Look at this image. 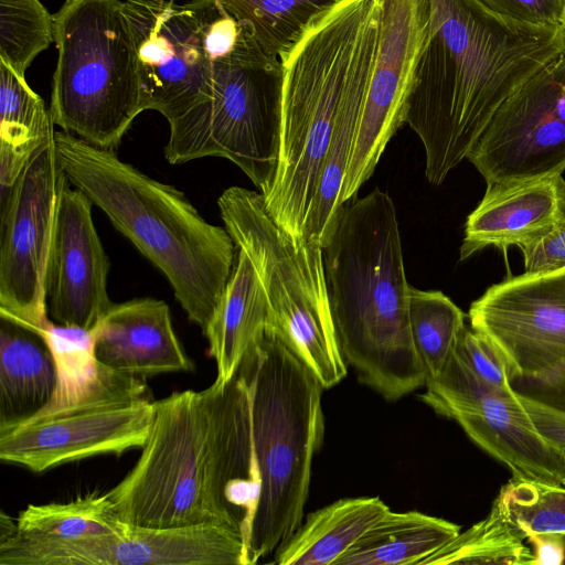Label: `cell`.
<instances>
[{
  "instance_id": "1",
  "label": "cell",
  "mask_w": 565,
  "mask_h": 565,
  "mask_svg": "<svg viewBox=\"0 0 565 565\" xmlns=\"http://www.w3.org/2000/svg\"><path fill=\"white\" fill-rule=\"evenodd\" d=\"M323 386L273 331L224 383L226 505L247 565L298 529L324 437Z\"/></svg>"
},
{
  "instance_id": "2",
  "label": "cell",
  "mask_w": 565,
  "mask_h": 565,
  "mask_svg": "<svg viewBox=\"0 0 565 565\" xmlns=\"http://www.w3.org/2000/svg\"><path fill=\"white\" fill-rule=\"evenodd\" d=\"M429 3L404 121L423 143L426 179L439 185L498 109L565 51V34L561 24L520 21L482 0Z\"/></svg>"
},
{
  "instance_id": "3",
  "label": "cell",
  "mask_w": 565,
  "mask_h": 565,
  "mask_svg": "<svg viewBox=\"0 0 565 565\" xmlns=\"http://www.w3.org/2000/svg\"><path fill=\"white\" fill-rule=\"evenodd\" d=\"M340 353L359 380L388 401L425 385L408 320L395 205L380 189L343 204L322 248Z\"/></svg>"
},
{
  "instance_id": "4",
  "label": "cell",
  "mask_w": 565,
  "mask_h": 565,
  "mask_svg": "<svg viewBox=\"0 0 565 565\" xmlns=\"http://www.w3.org/2000/svg\"><path fill=\"white\" fill-rule=\"evenodd\" d=\"M58 164L169 280L188 318L204 333L236 259L225 227L204 220L188 198L121 161L114 150L55 131Z\"/></svg>"
},
{
  "instance_id": "5",
  "label": "cell",
  "mask_w": 565,
  "mask_h": 565,
  "mask_svg": "<svg viewBox=\"0 0 565 565\" xmlns=\"http://www.w3.org/2000/svg\"><path fill=\"white\" fill-rule=\"evenodd\" d=\"M380 36L377 0H340L288 52L282 68L279 161L263 194L267 211L306 239L333 125L354 78L373 64Z\"/></svg>"
},
{
  "instance_id": "6",
  "label": "cell",
  "mask_w": 565,
  "mask_h": 565,
  "mask_svg": "<svg viewBox=\"0 0 565 565\" xmlns=\"http://www.w3.org/2000/svg\"><path fill=\"white\" fill-rule=\"evenodd\" d=\"M129 524H232L225 501L222 386L156 401L148 438L127 476L106 492Z\"/></svg>"
},
{
  "instance_id": "7",
  "label": "cell",
  "mask_w": 565,
  "mask_h": 565,
  "mask_svg": "<svg viewBox=\"0 0 565 565\" xmlns=\"http://www.w3.org/2000/svg\"><path fill=\"white\" fill-rule=\"evenodd\" d=\"M53 20L58 56L52 120L65 132L114 150L145 110L124 1L66 0Z\"/></svg>"
},
{
  "instance_id": "8",
  "label": "cell",
  "mask_w": 565,
  "mask_h": 565,
  "mask_svg": "<svg viewBox=\"0 0 565 565\" xmlns=\"http://www.w3.org/2000/svg\"><path fill=\"white\" fill-rule=\"evenodd\" d=\"M236 248L252 259L274 316V330L324 388L348 372L334 332L322 247L291 236L267 211L262 193L241 186L217 200Z\"/></svg>"
},
{
  "instance_id": "9",
  "label": "cell",
  "mask_w": 565,
  "mask_h": 565,
  "mask_svg": "<svg viewBox=\"0 0 565 565\" xmlns=\"http://www.w3.org/2000/svg\"><path fill=\"white\" fill-rule=\"evenodd\" d=\"M281 88L279 58L241 25L233 51L213 61L207 96L169 122L166 159L226 158L266 193L279 161Z\"/></svg>"
},
{
  "instance_id": "10",
  "label": "cell",
  "mask_w": 565,
  "mask_h": 565,
  "mask_svg": "<svg viewBox=\"0 0 565 565\" xmlns=\"http://www.w3.org/2000/svg\"><path fill=\"white\" fill-rule=\"evenodd\" d=\"M55 135V134H54ZM66 177L54 136L2 191L0 317L38 333L47 322L46 290L60 192Z\"/></svg>"
},
{
  "instance_id": "11",
  "label": "cell",
  "mask_w": 565,
  "mask_h": 565,
  "mask_svg": "<svg viewBox=\"0 0 565 565\" xmlns=\"http://www.w3.org/2000/svg\"><path fill=\"white\" fill-rule=\"evenodd\" d=\"M513 380L565 390V267L525 271L489 287L468 312Z\"/></svg>"
},
{
  "instance_id": "12",
  "label": "cell",
  "mask_w": 565,
  "mask_h": 565,
  "mask_svg": "<svg viewBox=\"0 0 565 565\" xmlns=\"http://www.w3.org/2000/svg\"><path fill=\"white\" fill-rule=\"evenodd\" d=\"M424 386L420 399L436 414L456 420L477 446L504 463L513 478L562 484V457L537 430L513 388L501 391L487 384L456 351Z\"/></svg>"
},
{
  "instance_id": "13",
  "label": "cell",
  "mask_w": 565,
  "mask_h": 565,
  "mask_svg": "<svg viewBox=\"0 0 565 565\" xmlns=\"http://www.w3.org/2000/svg\"><path fill=\"white\" fill-rule=\"evenodd\" d=\"M497 190L565 170V51L494 114L467 156Z\"/></svg>"
},
{
  "instance_id": "14",
  "label": "cell",
  "mask_w": 565,
  "mask_h": 565,
  "mask_svg": "<svg viewBox=\"0 0 565 565\" xmlns=\"http://www.w3.org/2000/svg\"><path fill=\"white\" fill-rule=\"evenodd\" d=\"M247 565L242 535L202 523L151 527L124 523L117 532L83 540L0 544V565Z\"/></svg>"
},
{
  "instance_id": "15",
  "label": "cell",
  "mask_w": 565,
  "mask_h": 565,
  "mask_svg": "<svg viewBox=\"0 0 565 565\" xmlns=\"http://www.w3.org/2000/svg\"><path fill=\"white\" fill-rule=\"evenodd\" d=\"M143 109L171 122L204 99L213 61L205 29L193 1L126 0Z\"/></svg>"
},
{
  "instance_id": "16",
  "label": "cell",
  "mask_w": 565,
  "mask_h": 565,
  "mask_svg": "<svg viewBox=\"0 0 565 565\" xmlns=\"http://www.w3.org/2000/svg\"><path fill=\"white\" fill-rule=\"evenodd\" d=\"M380 36L363 110L341 191L351 201L373 174L405 109L430 20L429 0H377Z\"/></svg>"
},
{
  "instance_id": "17",
  "label": "cell",
  "mask_w": 565,
  "mask_h": 565,
  "mask_svg": "<svg viewBox=\"0 0 565 565\" xmlns=\"http://www.w3.org/2000/svg\"><path fill=\"white\" fill-rule=\"evenodd\" d=\"M153 409L154 402L143 396L33 416L0 429V459L43 472L93 456L141 448Z\"/></svg>"
},
{
  "instance_id": "18",
  "label": "cell",
  "mask_w": 565,
  "mask_h": 565,
  "mask_svg": "<svg viewBox=\"0 0 565 565\" xmlns=\"http://www.w3.org/2000/svg\"><path fill=\"white\" fill-rule=\"evenodd\" d=\"M92 206L66 179L57 202L46 290L47 315L55 323L90 330L114 305L107 291L110 263Z\"/></svg>"
},
{
  "instance_id": "19",
  "label": "cell",
  "mask_w": 565,
  "mask_h": 565,
  "mask_svg": "<svg viewBox=\"0 0 565 565\" xmlns=\"http://www.w3.org/2000/svg\"><path fill=\"white\" fill-rule=\"evenodd\" d=\"M93 331L96 358L119 373L145 380L194 369L163 300L137 298L114 303Z\"/></svg>"
},
{
  "instance_id": "20",
  "label": "cell",
  "mask_w": 565,
  "mask_h": 565,
  "mask_svg": "<svg viewBox=\"0 0 565 565\" xmlns=\"http://www.w3.org/2000/svg\"><path fill=\"white\" fill-rule=\"evenodd\" d=\"M565 215V179L554 175L497 190H486L469 214L460 260L488 246L507 250L532 242Z\"/></svg>"
},
{
  "instance_id": "21",
  "label": "cell",
  "mask_w": 565,
  "mask_h": 565,
  "mask_svg": "<svg viewBox=\"0 0 565 565\" xmlns=\"http://www.w3.org/2000/svg\"><path fill=\"white\" fill-rule=\"evenodd\" d=\"M38 334L53 353L57 381L51 401L34 416L146 396L143 379L119 373L98 361L93 329L58 324L49 319Z\"/></svg>"
},
{
  "instance_id": "22",
  "label": "cell",
  "mask_w": 565,
  "mask_h": 565,
  "mask_svg": "<svg viewBox=\"0 0 565 565\" xmlns=\"http://www.w3.org/2000/svg\"><path fill=\"white\" fill-rule=\"evenodd\" d=\"M214 316L203 333L216 363L215 383H227L246 353L274 330V316L259 275L242 249Z\"/></svg>"
},
{
  "instance_id": "23",
  "label": "cell",
  "mask_w": 565,
  "mask_h": 565,
  "mask_svg": "<svg viewBox=\"0 0 565 565\" xmlns=\"http://www.w3.org/2000/svg\"><path fill=\"white\" fill-rule=\"evenodd\" d=\"M56 381L55 359L44 339L1 319L0 429L36 415L51 401Z\"/></svg>"
},
{
  "instance_id": "24",
  "label": "cell",
  "mask_w": 565,
  "mask_h": 565,
  "mask_svg": "<svg viewBox=\"0 0 565 565\" xmlns=\"http://www.w3.org/2000/svg\"><path fill=\"white\" fill-rule=\"evenodd\" d=\"M388 507L379 497L337 500L302 520L275 554L278 565H334Z\"/></svg>"
},
{
  "instance_id": "25",
  "label": "cell",
  "mask_w": 565,
  "mask_h": 565,
  "mask_svg": "<svg viewBox=\"0 0 565 565\" xmlns=\"http://www.w3.org/2000/svg\"><path fill=\"white\" fill-rule=\"evenodd\" d=\"M459 532L441 518L388 510L334 565H420Z\"/></svg>"
},
{
  "instance_id": "26",
  "label": "cell",
  "mask_w": 565,
  "mask_h": 565,
  "mask_svg": "<svg viewBox=\"0 0 565 565\" xmlns=\"http://www.w3.org/2000/svg\"><path fill=\"white\" fill-rule=\"evenodd\" d=\"M55 134L44 100L0 61V183L9 189L31 154Z\"/></svg>"
},
{
  "instance_id": "27",
  "label": "cell",
  "mask_w": 565,
  "mask_h": 565,
  "mask_svg": "<svg viewBox=\"0 0 565 565\" xmlns=\"http://www.w3.org/2000/svg\"><path fill=\"white\" fill-rule=\"evenodd\" d=\"M124 523L107 493H94L63 503L28 505L19 514L11 537L35 543L70 542L117 532Z\"/></svg>"
},
{
  "instance_id": "28",
  "label": "cell",
  "mask_w": 565,
  "mask_h": 565,
  "mask_svg": "<svg viewBox=\"0 0 565 565\" xmlns=\"http://www.w3.org/2000/svg\"><path fill=\"white\" fill-rule=\"evenodd\" d=\"M269 56L280 58L308 26L340 0H215Z\"/></svg>"
},
{
  "instance_id": "29",
  "label": "cell",
  "mask_w": 565,
  "mask_h": 565,
  "mask_svg": "<svg viewBox=\"0 0 565 565\" xmlns=\"http://www.w3.org/2000/svg\"><path fill=\"white\" fill-rule=\"evenodd\" d=\"M525 541V535L508 519L495 499L487 518L460 531L420 565H532L533 552Z\"/></svg>"
},
{
  "instance_id": "30",
  "label": "cell",
  "mask_w": 565,
  "mask_h": 565,
  "mask_svg": "<svg viewBox=\"0 0 565 565\" xmlns=\"http://www.w3.org/2000/svg\"><path fill=\"white\" fill-rule=\"evenodd\" d=\"M466 315L438 290L409 287L408 320L415 349L427 377L438 375L456 351Z\"/></svg>"
},
{
  "instance_id": "31",
  "label": "cell",
  "mask_w": 565,
  "mask_h": 565,
  "mask_svg": "<svg viewBox=\"0 0 565 565\" xmlns=\"http://www.w3.org/2000/svg\"><path fill=\"white\" fill-rule=\"evenodd\" d=\"M54 42V20L40 0H0V61L18 75Z\"/></svg>"
},
{
  "instance_id": "32",
  "label": "cell",
  "mask_w": 565,
  "mask_h": 565,
  "mask_svg": "<svg viewBox=\"0 0 565 565\" xmlns=\"http://www.w3.org/2000/svg\"><path fill=\"white\" fill-rule=\"evenodd\" d=\"M508 519L525 535H565V486L513 478L495 498Z\"/></svg>"
},
{
  "instance_id": "33",
  "label": "cell",
  "mask_w": 565,
  "mask_h": 565,
  "mask_svg": "<svg viewBox=\"0 0 565 565\" xmlns=\"http://www.w3.org/2000/svg\"><path fill=\"white\" fill-rule=\"evenodd\" d=\"M456 353L487 384L501 391L513 388L507 362L493 344L473 329H463Z\"/></svg>"
},
{
  "instance_id": "34",
  "label": "cell",
  "mask_w": 565,
  "mask_h": 565,
  "mask_svg": "<svg viewBox=\"0 0 565 565\" xmlns=\"http://www.w3.org/2000/svg\"><path fill=\"white\" fill-rule=\"evenodd\" d=\"M527 273L565 267V215L550 231L520 247Z\"/></svg>"
},
{
  "instance_id": "35",
  "label": "cell",
  "mask_w": 565,
  "mask_h": 565,
  "mask_svg": "<svg viewBox=\"0 0 565 565\" xmlns=\"http://www.w3.org/2000/svg\"><path fill=\"white\" fill-rule=\"evenodd\" d=\"M519 396L535 427L565 466V409L524 394L519 393ZM562 484L565 486V477Z\"/></svg>"
},
{
  "instance_id": "36",
  "label": "cell",
  "mask_w": 565,
  "mask_h": 565,
  "mask_svg": "<svg viewBox=\"0 0 565 565\" xmlns=\"http://www.w3.org/2000/svg\"><path fill=\"white\" fill-rule=\"evenodd\" d=\"M492 10L529 23L561 24L563 0H482Z\"/></svg>"
},
{
  "instance_id": "37",
  "label": "cell",
  "mask_w": 565,
  "mask_h": 565,
  "mask_svg": "<svg viewBox=\"0 0 565 565\" xmlns=\"http://www.w3.org/2000/svg\"><path fill=\"white\" fill-rule=\"evenodd\" d=\"M533 552L532 565H559L565 562V535L533 533L526 536Z\"/></svg>"
},
{
  "instance_id": "38",
  "label": "cell",
  "mask_w": 565,
  "mask_h": 565,
  "mask_svg": "<svg viewBox=\"0 0 565 565\" xmlns=\"http://www.w3.org/2000/svg\"><path fill=\"white\" fill-rule=\"evenodd\" d=\"M17 532V520H12L3 511L0 513V543L10 539Z\"/></svg>"
},
{
  "instance_id": "39",
  "label": "cell",
  "mask_w": 565,
  "mask_h": 565,
  "mask_svg": "<svg viewBox=\"0 0 565 565\" xmlns=\"http://www.w3.org/2000/svg\"><path fill=\"white\" fill-rule=\"evenodd\" d=\"M561 25H562V28L564 30V34H565V0H563Z\"/></svg>"
}]
</instances>
